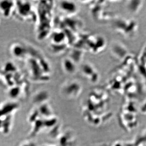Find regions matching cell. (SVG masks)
Here are the masks:
<instances>
[{"label": "cell", "mask_w": 146, "mask_h": 146, "mask_svg": "<svg viewBox=\"0 0 146 146\" xmlns=\"http://www.w3.org/2000/svg\"><path fill=\"white\" fill-rule=\"evenodd\" d=\"M13 7L12 1H2L0 2V11L5 16H9Z\"/></svg>", "instance_id": "cell-1"}, {"label": "cell", "mask_w": 146, "mask_h": 146, "mask_svg": "<svg viewBox=\"0 0 146 146\" xmlns=\"http://www.w3.org/2000/svg\"><path fill=\"white\" fill-rule=\"evenodd\" d=\"M60 7L65 13H72L76 11V6L74 3L68 1H62L60 4Z\"/></svg>", "instance_id": "cell-2"}, {"label": "cell", "mask_w": 146, "mask_h": 146, "mask_svg": "<svg viewBox=\"0 0 146 146\" xmlns=\"http://www.w3.org/2000/svg\"><path fill=\"white\" fill-rule=\"evenodd\" d=\"M21 146H35L34 145H32L31 143H24L22 144Z\"/></svg>", "instance_id": "cell-3"}]
</instances>
